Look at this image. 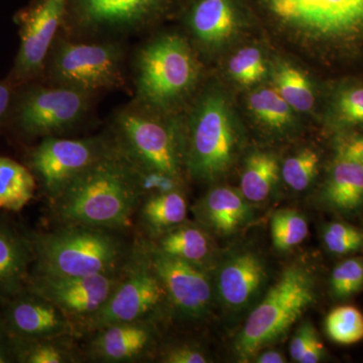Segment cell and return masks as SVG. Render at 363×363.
<instances>
[{"label": "cell", "instance_id": "obj_21", "mask_svg": "<svg viewBox=\"0 0 363 363\" xmlns=\"http://www.w3.org/2000/svg\"><path fill=\"white\" fill-rule=\"evenodd\" d=\"M196 213L203 224L222 235L235 233L252 216L242 193L225 186L209 191L196 206Z\"/></svg>", "mask_w": 363, "mask_h": 363}, {"label": "cell", "instance_id": "obj_39", "mask_svg": "<svg viewBox=\"0 0 363 363\" xmlns=\"http://www.w3.org/2000/svg\"><path fill=\"white\" fill-rule=\"evenodd\" d=\"M338 159L348 160L363 164V136L348 138L339 143Z\"/></svg>", "mask_w": 363, "mask_h": 363}, {"label": "cell", "instance_id": "obj_31", "mask_svg": "<svg viewBox=\"0 0 363 363\" xmlns=\"http://www.w3.org/2000/svg\"><path fill=\"white\" fill-rule=\"evenodd\" d=\"M272 245L279 250H288L302 243L309 233L304 217L293 210H279L272 217Z\"/></svg>", "mask_w": 363, "mask_h": 363}, {"label": "cell", "instance_id": "obj_23", "mask_svg": "<svg viewBox=\"0 0 363 363\" xmlns=\"http://www.w3.org/2000/svg\"><path fill=\"white\" fill-rule=\"evenodd\" d=\"M187 212V200L179 189L145 196L138 210L143 226L157 238L184 223Z\"/></svg>", "mask_w": 363, "mask_h": 363}, {"label": "cell", "instance_id": "obj_6", "mask_svg": "<svg viewBox=\"0 0 363 363\" xmlns=\"http://www.w3.org/2000/svg\"><path fill=\"white\" fill-rule=\"evenodd\" d=\"M316 291L311 272L291 266L252 313L235 344L240 362L255 357L259 351L281 338L315 302Z\"/></svg>", "mask_w": 363, "mask_h": 363}, {"label": "cell", "instance_id": "obj_41", "mask_svg": "<svg viewBox=\"0 0 363 363\" xmlns=\"http://www.w3.org/2000/svg\"><path fill=\"white\" fill-rule=\"evenodd\" d=\"M324 346L321 341L319 340L318 336L311 344L308 346L307 350L303 353L302 357L298 359L300 363H317L323 358Z\"/></svg>", "mask_w": 363, "mask_h": 363}, {"label": "cell", "instance_id": "obj_10", "mask_svg": "<svg viewBox=\"0 0 363 363\" xmlns=\"http://www.w3.org/2000/svg\"><path fill=\"white\" fill-rule=\"evenodd\" d=\"M169 0H68L62 32L75 39L119 40L145 30Z\"/></svg>", "mask_w": 363, "mask_h": 363}, {"label": "cell", "instance_id": "obj_42", "mask_svg": "<svg viewBox=\"0 0 363 363\" xmlns=\"http://www.w3.org/2000/svg\"><path fill=\"white\" fill-rule=\"evenodd\" d=\"M11 87L7 83H0V124L11 108Z\"/></svg>", "mask_w": 363, "mask_h": 363}, {"label": "cell", "instance_id": "obj_38", "mask_svg": "<svg viewBox=\"0 0 363 363\" xmlns=\"http://www.w3.org/2000/svg\"><path fill=\"white\" fill-rule=\"evenodd\" d=\"M317 337L314 327L310 323H304L296 332L292 341H291L290 353L293 360L298 362L303 353L307 350L308 346Z\"/></svg>", "mask_w": 363, "mask_h": 363}, {"label": "cell", "instance_id": "obj_8", "mask_svg": "<svg viewBox=\"0 0 363 363\" xmlns=\"http://www.w3.org/2000/svg\"><path fill=\"white\" fill-rule=\"evenodd\" d=\"M184 131L185 166L193 178L214 182L233 161L236 138L225 100L215 92L198 98Z\"/></svg>", "mask_w": 363, "mask_h": 363}, {"label": "cell", "instance_id": "obj_34", "mask_svg": "<svg viewBox=\"0 0 363 363\" xmlns=\"http://www.w3.org/2000/svg\"><path fill=\"white\" fill-rule=\"evenodd\" d=\"M363 288V259L359 257L341 262L333 269L331 289L338 298H348Z\"/></svg>", "mask_w": 363, "mask_h": 363}, {"label": "cell", "instance_id": "obj_7", "mask_svg": "<svg viewBox=\"0 0 363 363\" xmlns=\"http://www.w3.org/2000/svg\"><path fill=\"white\" fill-rule=\"evenodd\" d=\"M284 30L314 44L350 47L363 40V0H259Z\"/></svg>", "mask_w": 363, "mask_h": 363}, {"label": "cell", "instance_id": "obj_3", "mask_svg": "<svg viewBox=\"0 0 363 363\" xmlns=\"http://www.w3.org/2000/svg\"><path fill=\"white\" fill-rule=\"evenodd\" d=\"M133 67V101L166 116H172L194 93L201 71L192 45L177 33L157 35L143 45Z\"/></svg>", "mask_w": 363, "mask_h": 363}, {"label": "cell", "instance_id": "obj_28", "mask_svg": "<svg viewBox=\"0 0 363 363\" xmlns=\"http://www.w3.org/2000/svg\"><path fill=\"white\" fill-rule=\"evenodd\" d=\"M248 107L260 123L272 128H286L292 123V107L274 88H262L248 98Z\"/></svg>", "mask_w": 363, "mask_h": 363}, {"label": "cell", "instance_id": "obj_12", "mask_svg": "<svg viewBox=\"0 0 363 363\" xmlns=\"http://www.w3.org/2000/svg\"><path fill=\"white\" fill-rule=\"evenodd\" d=\"M111 133L84 138L49 136L30 152V171L51 202L108 150Z\"/></svg>", "mask_w": 363, "mask_h": 363}, {"label": "cell", "instance_id": "obj_19", "mask_svg": "<svg viewBox=\"0 0 363 363\" xmlns=\"http://www.w3.org/2000/svg\"><path fill=\"white\" fill-rule=\"evenodd\" d=\"M35 262L30 233L0 217V308L28 286Z\"/></svg>", "mask_w": 363, "mask_h": 363}, {"label": "cell", "instance_id": "obj_4", "mask_svg": "<svg viewBox=\"0 0 363 363\" xmlns=\"http://www.w3.org/2000/svg\"><path fill=\"white\" fill-rule=\"evenodd\" d=\"M109 133L140 177L161 175L180 180L185 164L184 131L171 116L131 100L114 112Z\"/></svg>", "mask_w": 363, "mask_h": 363}, {"label": "cell", "instance_id": "obj_27", "mask_svg": "<svg viewBox=\"0 0 363 363\" xmlns=\"http://www.w3.org/2000/svg\"><path fill=\"white\" fill-rule=\"evenodd\" d=\"M279 179L276 157L267 152L248 157L240 181V192L250 202H262L271 194Z\"/></svg>", "mask_w": 363, "mask_h": 363}, {"label": "cell", "instance_id": "obj_20", "mask_svg": "<svg viewBox=\"0 0 363 363\" xmlns=\"http://www.w3.org/2000/svg\"><path fill=\"white\" fill-rule=\"evenodd\" d=\"M186 21L199 44L214 47L235 33L238 9L234 0H193Z\"/></svg>", "mask_w": 363, "mask_h": 363}, {"label": "cell", "instance_id": "obj_2", "mask_svg": "<svg viewBox=\"0 0 363 363\" xmlns=\"http://www.w3.org/2000/svg\"><path fill=\"white\" fill-rule=\"evenodd\" d=\"M35 250L33 274L52 277H88L121 269L130 257V242L121 231L59 224L51 231L30 233Z\"/></svg>", "mask_w": 363, "mask_h": 363}, {"label": "cell", "instance_id": "obj_43", "mask_svg": "<svg viewBox=\"0 0 363 363\" xmlns=\"http://www.w3.org/2000/svg\"><path fill=\"white\" fill-rule=\"evenodd\" d=\"M257 357L255 362L259 363H285L286 357L278 351L269 350L262 353L259 357Z\"/></svg>", "mask_w": 363, "mask_h": 363}, {"label": "cell", "instance_id": "obj_16", "mask_svg": "<svg viewBox=\"0 0 363 363\" xmlns=\"http://www.w3.org/2000/svg\"><path fill=\"white\" fill-rule=\"evenodd\" d=\"M156 316L108 325L86 335V362L135 363L145 362L156 350Z\"/></svg>", "mask_w": 363, "mask_h": 363}, {"label": "cell", "instance_id": "obj_5", "mask_svg": "<svg viewBox=\"0 0 363 363\" xmlns=\"http://www.w3.org/2000/svg\"><path fill=\"white\" fill-rule=\"evenodd\" d=\"M49 84L96 95L125 84V50L119 40L75 39L60 32L45 62Z\"/></svg>", "mask_w": 363, "mask_h": 363}, {"label": "cell", "instance_id": "obj_9", "mask_svg": "<svg viewBox=\"0 0 363 363\" xmlns=\"http://www.w3.org/2000/svg\"><path fill=\"white\" fill-rule=\"evenodd\" d=\"M167 304L161 279L150 264L147 245L135 241L121 281L104 307L79 325L81 337L108 325L156 316Z\"/></svg>", "mask_w": 363, "mask_h": 363}, {"label": "cell", "instance_id": "obj_1", "mask_svg": "<svg viewBox=\"0 0 363 363\" xmlns=\"http://www.w3.org/2000/svg\"><path fill=\"white\" fill-rule=\"evenodd\" d=\"M143 197L140 172L112 138L108 150L50 205L58 224L123 231L133 225Z\"/></svg>", "mask_w": 363, "mask_h": 363}, {"label": "cell", "instance_id": "obj_32", "mask_svg": "<svg viewBox=\"0 0 363 363\" xmlns=\"http://www.w3.org/2000/svg\"><path fill=\"white\" fill-rule=\"evenodd\" d=\"M318 168L319 157L317 152L305 149L284 162L281 174L289 187L295 191H304L317 175Z\"/></svg>", "mask_w": 363, "mask_h": 363}, {"label": "cell", "instance_id": "obj_24", "mask_svg": "<svg viewBox=\"0 0 363 363\" xmlns=\"http://www.w3.org/2000/svg\"><path fill=\"white\" fill-rule=\"evenodd\" d=\"M324 201L335 209L350 211L363 205V164L336 160L323 192Z\"/></svg>", "mask_w": 363, "mask_h": 363}, {"label": "cell", "instance_id": "obj_37", "mask_svg": "<svg viewBox=\"0 0 363 363\" xmlns=\"http://www.w3.org/2000/svg\"><path fill=\"white\" fill-rule=\"evenodd\" d=\"M337 111L345 123H363V88H353L343 92L338 98Z\"/></svg>", "mask_w": 363, "mask_h": 363}, {"label": "cell", "instance_id": "obj_29", "mask_svg": "<svg viewBox=\"0 0 363 363\" xmlns=\"http://www.w3.org/2000/svg\"><path fill=\"white\" fill-rule=\"evenodd\" d=\"M274 80L277 90L293 109L306 112L312 108L314 94L309 81L302 72L284 64L277 71Z\"/></svg>", "mask_w": 363, "mask_h": 363}, {"label": "cell", "instance_id": "obj_18", "mask_svg": "<svg viewBox=\"0 0 363 363\" xmlns=\"http://www.w3.org/2000/svg\"><path fill=\"white\" fill-rule=\"evenodd\" d=\"M266 278V267L259 255L250 250H241L222 262L215 289L224 307L241 310L252 303Z\"/></svg>", "mask_w": 363, "mask_h": 363}, {"label": "cell", "instance_id": "obj_33", "mask_svg": "<svg viewBox=\"0 0 363 363\" xmlns=\"http://www.w3.org/2000/svg\"><path fill=\"white\" fill-rule=\"evenodd\" d=\"M229 72L240 84L247 86L259 82L267 72L262 52L257 48H243L230 59Z\"/></svg>", "mask_w": 363, "mask_h": 363}, {"label": "cell", "instance_id": "obj_14", "mask_svg": "<svg viewBox=\"0 0 363 363\" xmlns=\"http://www.w3.org/2000/svg\"><path fill=\"white\" fill-rule=\"evenodd\" d=\"M145 245L150 264L164 286L167 304L184 319H205L211 311L214 295L206 269L159 252L147 241Z\"/></svg>", "mask_w": 363, "mask_h": 363}, {"label": "cell", "instance_id": "obj_25", "mask_svg": "<svg viewBox=\"0 0 363 363\" xmlns=\"http://www.w3.org/2000/svg\"><path fill=\"white\" fill-rule=\"evenodd\" d=\"M75 336H58L14 340L16 363H79L84 362L82 348L78 346Z\"/></svg>", "mask_w": 363, "mask_h": 363}, {"label": "cell", "instance_id": "obj_11", "mask_svg": "<svg viewBox=\"0 0 363 363\" xmlns=\"http://www.w3.org/2000/svg\"><path fill=\"white\" fill-rule=\"evenodd\" d=\"M95 97L66 86H33L21 96L16 121L20 130L30 138L65 136L85 123Z\"/></svg>", "mask_w": 363, "mask_h": 363}, {"label": "cell", "instance_id": "obj_36", "mask_svg": "<svg viewBox=\"0 0 363 363\" xmlns=\"http://www.w3.org/2000/svg\"><path fill=\"white\" fill-rule=\"evenodd\" d=\"M159 359L164 363L209 362L206 352L195 343L181 342L166 346L159 352Z\"/></svg>", "mask_w": 363, "mask_h": 363}, {"label": "cell", "instance_id": "obj_35", "mask_svg": "<svg viewBox=\"0 0 363 363\" xmlns=\"http://www.w3.org/2000/svg\"><path fill=\"white\" fill-rule=\"evenodd\" d=\"M323 240L327 250L335 255H347L363 247V233L355 227L333 222L325 228Z\"/></svg>", "mask_w": 363, "mask_h": 363}, {"label": "cell", "instance_id": "obj_30", "mask_svg": "<svg viewBox=\"0 0 363 363\" xmlns=\"http://www.w3.org/2000/svg\"><path fill=\"white\" fill-rule=\"evenodd\" d=\"M325 327L332 341L351 345L363 339V314L352 306H340L329 313Z\"/></svg>", "mask_w": 363, "mask_h": 363}, {"label": "cell", "instance_id": "obj_22", "mask_svg": "<svg viewBox=\"0 0 363 363\" xmlns=\"http://www.w3.org/2000/svg\"><path fill=\"white\" fill-rule=\"evenodd\" d=\"M149 243L159 252L206 271L214 257V245L209 234L202 227L185 222L160 235L156 243Z\"/></svg>", "mask_w": 363, "mask_h": 363}, {"label": "cell", "instance_id": "obj_17", "mask_svg": "<svg viewBox=\"0 0 363 363\" xmlns=\"http://www.w3.org/2000/svg\"><path fill=\"white\" fill-rule=\"evenodd\" d=\"M0 311L16 340L75 336L80 334L73 322L49 300L26 288L6 303Z\"/></svg>", "mask_w": 363, "mask_h": 363}, {"label": "cell", "instance_id": "obj_15", "mask_svg": "<svg viewBox=\"0 0 363 363\" xmlns=\"http://www.w3.org/2000/svg\"><path fill=\"white\" fill-rule=\"evenodd\" d=\"M68 0H37L20 18L21 45L14 65L18 81L44 76L45 62L65 21Z\"/></svg>", "mask_w": 363, "mask_h": 363}, {"label": "cell", "instance_id": "obj_40", "mask_svg": "<svg viewBox=\"0 0 363 363\" xmlns=\"http://www.w3.org/2000/svg\"><path fill=\"white\" fill-rule=\"evenodd\" d=\"M0 363H16L14 340L0 311Z\"/></svg>", "mask_w": 363, "mask_h": 363}, {"label": "cell", "instance_id": "obj_26", "mask_svg": "<svg viewBox=\"0 0 363 363\" xmlns=\"http://www.w3.org/2000/svg\"><path fill=\"white\" fill-rule=\"evenodd\" d=\"M37 180L30 168L0 157V209L21 211L33 199Z\"/></svg>", "mask_w": 363, "mask_h": 363}, {"label": "cell", "instance_id": "obj_13", "mask_svg": "<svg viewBox=\"0 0 363 363\" xmlns=\"http://www.w3.org/2000/svg\"><path fill=\"white\" fill-rule=\"evenodd\" d=\"M123 267L106 274L65 278L32 272L26 288L57 306L78 330L79 325L99 311L111 298L123 277Z\"/></svg>", "mask_w": 363, "mask_h": 363}]
</instances>
